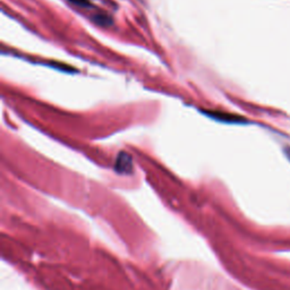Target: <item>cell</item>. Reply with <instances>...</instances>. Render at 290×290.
Listing matches in <instances>:
<instances>
[{"label":"cell","mask_w":290,"mask_h":290,"mask_svg":"<svg viewBox=\"0 0 290 290\" xmlns=\"http://www.w3.org/2000/svg\"><path fill=\"white\" fill-rule=\"evenodd\" d=\"M211 116H213L215 119H220L223 120L227 123H241V121H244V119L242 118V117H238V116H234V115H230V113H225V112H209Z\"/></svg>","instance_id":"6da1fadb"},{"label":"cell","mask_w":290,"mask_h":290,"mask_svg":"<svg viewBox=\"0 0 290 290\" xmlns=\"http://www.w3.org/2000/svg\"><path fill=\"white\" fill-rule=\"evenodd\" d=\"M70 2L75 3L77 6H82V7H88L89 6V1L88 0H69Z\"/></svg>","instance_id":"7a4b0ae2"}]
</instances>
